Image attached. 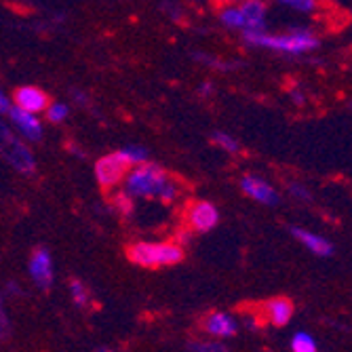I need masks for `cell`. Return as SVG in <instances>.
I'll list each match as a JSON object with an SVG mask.
<instances>
[{
    "label": "cell",
    "mask_w": 352,
    "mask_h": 352,
    "mask_svg": "<svg viewBox=\"0 0 352 352\" xmlns=\"http://www.w3.org/2000/svg\"><path fill=\"white\" fill-rule=\"evenodd\" d=\"M0 156L23 175H32L36 169L34 154L28 148V144L21 140L19 133H15L7 122H0Z\"/></svg>",
    "instance_id": "4"
},
{
    "label": "cell",
    "mask_w": 352,
    "mask_h": 352,
    "mask_svg": "<svg viewBox=\"0 0 352 352\" xmlns=\"http://www.w3.org/2000/svg\"><path fill=\"white\" fill-rule=\"evenodd\" d=\"M70 292H72V300L76 302V306H87L89 302V292L85 289V285L80 280H72L70 283Z\"/></svg>",
    "instance_id": "21"
},
{
    "label": "cell",
    "mask_w": 352,
    "mask_h": 352,
    "mask_svg": "<svg viewBox=\"0 0 352 352\" xmlns=\"http://www.w3.org/2000/svg\"><path fill=\"white\" fill-rule=\"evenodd\" d=\"M278 3L294 9V11H300V13H312L318 7L316 0H278Z\"/></svg>",
    "instance_id": "20"
},
{
    "label": "cell",
    "mask_w": 352,
    "mask_h": 352,
    "mask_svg": "<svg viewBox=\"0 0 352 352\" xmlns=\"http://www.w3.org/2000/svg\"><path fill=\"white\" fill-rule=\"evenodd\" d=\"M292 350L294 352H318L312 336H308V333H296L292 340Z\"/></svg>",
    "instance_id": "17"
},
{
    "label": "cell",
    "mask_w": 352,
    "mask_h": 352,
    "mask_svg": "<svg viewBox=\"0 0 352 352\" xmlns=\"http://www.w3.org/2000/svg\"><path fill=\"white\" fill-rule=\"evenodd\" d=\"M30 274L41 289H49L53 285V262H51V253L47 249H36L32 253L30 260Z\"/></svg>",
    "instance_id": "10"
},
{
    "label": "cell",
    "mask_w": 352,
    "mask_h": 352,
    "mask_svg": "<svg viewBox=\"0 0 352 352\" xmlns=\"http://www.w3.org/2000/svg\"><path fill=\"white\" fill-rule=\"evenodd\" d=\"M241 188H243V192L249 199L258 201V203H264V205H270V207L278 203L276 190L266 179L258 177V175H245L241 179Z\"/></svg>",
    "instance_id": "9"
},
{
    "label": "cell",
    "mask_w": 352,
    "mask_h": 352,
    "mask_svg": "<svg viewBox=\"0 0 352 352\" xmlns=\"http://www.w3.org/2000/svg\"><path fill=\"white\" fill-rule=\"evenodd\" d=\"M292 234L306 249H310L314 255H318V258H329V255H333V245L325 236H321V234H314V232L304 230V228H292Z\"/></svg>",
    "instance_id": "13"
},
{
    "label": "cell",
    "mask_w": 352,
    "mask_h": 352,
    "mask_svg": "<svg viewBox=\"0 0 352 352\" xmlns=\"http://www.w3.org/2000/svg\"><path fill=\"white\" fill-rule=\"evenodd\" d=\"M188 226L197 232H209L217 226L219 221V211L215 205L207 203V201H199L195 205H190L188 209Z\"/></svg>",
    "instance_id": "7"
},
{
    "label": "cell",
    "mask_w": 352,
    "mask_h": 352,
    "mask_svg": "<svg viewBox=\"0 0 352 352\" xmlns=\"http://www.w3.org/2000/svg\"><path fill=\"white\" fill-rule=\"evenodd\" d=\"M292 192H294V195H296L298 199H302V201H306V199L310 197V195H308V192H306L302 186H294V188H292Z\"/></svg>",
    "instance_id": "24"
},
{
    "label": "cell",
    "mask_w": 352,
    "mask_h": 352,
    "mask_svg": "<svg viewBox=\"0 0 352 352\" xmlns=\"http://www.w3.org/2000/svg\"><path fill=\"white\" fill-rule=\"evenodd\" d=\"M13 102L17 108L25 110V112H32V114H41L47 110V106L51 104L49 102V95L38 89V87H19L13 95Z\"/></svg>",
    "instance_id": "8"
},
{
    "label": "cell",
    "mask_w": 352,
    "mask_h": 352,
    "mask_svg": "<svg viewBox=\"0 0 352 352\" xmlns=\"http://www.w3.org/2000/svg\"><path fill=\"white\" fill-rule=\"evenodd\" d=\"M45 112H47V118L51 122H63L70 114V108L66 104H61V102H55V104H49Z\"/></svg>",
    "instance_id": "19"
},
{
    "label": "cell",
    "mask_w": 352,
    "mask_h": 352,
    "mask_svg": "<svg viewBox=\"0 0 352 352\" xmlns=\"http://www.w3.org/2000/svg\"><path fill=\"white\" fill-rule=\"evenodd\" d=\"M129 169L131 167L124 163V158L118 152H114V154H108L95 163V177H98L102 188H114L124 179V175Z\"/></svg>",
    "instance_id": "5"
},
{
    "label": "cell",
    "mask_w": 352,
    "mask_h": 352,
    "mask_svg": "<svg viewBox=\"0 0 352 352\" xmlns=\"http://www.w3.org/2000/svg\"><path fill=\"white\" fill-rule=\"evenodd\" d=\"M266 314L270 318V323L283 327L292 321V316H294V306L289 300H285V298H274L266 304Z\"/></svg>",
    "instance_id": "14"
},
{
    "label": "cell",
    "mask_w": 352,
    "mask_h": 352,
    "mask_svg": "<svg viewBox=\"0 0 352 352\" xmlns=\"http://www.w3.org/2000/svg\"><path fill=\"white\" fill-rule=\"evenodd\" d=\"M118 154L124 158V163L129 167H135L148 161V150L142 146H124L122 150H118Z\"/></svg>",
    "instance_id": "16"
},
{
    "label": "cell",
    "mask_w": 352,
    "mask_h": 352,
    "mask_svg": "<svg viewBox=\"0 0 352 352\" xmlns=\"http://www.w3.org/2000/svg\"><path fill=\"white\" fill-rule=\"evenodd\" d=\"M122 182L124 195L131 199H158L161 203H173L179 195V186L167 175V171L148 161L131 167Z\"/></svg>",
    "instance_id": "1"
},
{
    "label": "cell",
    "mask_w": 352,
    "mask_h": 352,
    "mask_svg": "<svg viewBox=\"0 0 352 352\" xmlns=\"http://www.w3.org/2000/svg\"><path fill=\"white\" fill-rule=\"evenodd\" d=\"M7 114L13 124V131L19 133L21 138H25L30 142H38L43 138V122L38 120V114L25 112L17 106H11Z\"/></svg>",
    "instance_id": "6"
},
{
    "label": "cell",
    "mask_w": 352,
    "mask_h": 352,
    "mask_svg": "<svg viewBox=\"0 0 352 352\" xmlns=\"http://www.w3.org/2000/svg\"><path fill=\"white\" fill-rule=\"evenodd\" d=\"M245 41L251 47L272 49L289 55L310 53L318 47V38L310 30H292L285 32V34H268L264 30H255V32H245Z\"/></svg>",
    "instance_id": "2"
},
{
    "label": "cell",
    "mask_w": 352,
    "mask_h": 352,
    "mask_svg": "<svg viewBox=\"0 0 352 352\" xmlns=\"http://www.w3.org/2000/svg\"><path fill=\"white\" fill-rule=\"evenodd\" d=\"M190 352H228V348L219 342H195L190 344Z\"/></svg>",
    "instance_id": "22"
},
{
    "label": "cell",
    "mask_w": 352,
    "mask_h": 352,
    "mask_svg": "<svg viewBox=\"0 0 352 352\" xmlns=\"http://www.w3.org/2000/svg\"><path fill=\"white\" fill-rule=\"evenodd\" d=\"M221 5H239V3H245V0H219Z\"/></svg>",
    "instance_id": "25"
},
{
    "label": "cell",
    "mask_w": 352,
    "mask_h": 352,
    "mask_svg": "<svg viewBox=\"0 0 352 352\" xmlns=\"http://www.w3.org/2000/svg\"><path fill=\"white\" fill-rule=\"evenodd\" d=\"M239 9L243 15V32L264 30L266 5L262 3V0H245V3H239Z\"/></svg>",
    "instance_id": "11"
},
{
    "label": "cell",
    "mask_w": 352,
    "mask_h": 352,
    "mask_svg": "<svg viewBox=\"0 0 352 352\" xmlns=\"http://www.w3.org/2000/svg\"><path fill=\"white\" fill-rule=\"evenodd\" d=\"M213 142L221 148V150H226L228 154H236L239 150H241V146H239V142L232 138V135H228V133H221V131H215L213 133Z\"/></svg>",
    "instance_id": "18"
},
{
    "label": "cell",
    "mask_w": 352,
    "mask_h": 352,
    "mask_svg": "<svg viewBox=\"0 0 352 352\" xmlns=\"http://www.w3.org/2000/svg\"><path fill=\"white\" fill-rule=\"evenodd\" d=\"M219 21L230 30H243V15L239 5H226L219 13Z\"/></svg>",
    "instance_id": "15"
},
{
    "label": "cell",
    "mask_w": 352,
    "mask_h": 352,
    "mask_svg": "<svg viewBox=\"0 0 352 352\" xmlns=\"http://www.w3.org/2000/svg\"><path fill=\"white\" fill-rule=\"evenodd\" d=\"M205 331L213 338H232L239 329L236 321L226 314V312H213L205 318V323H203Z\"/></svg>",
    "instance_id": "12"
},
{
    "label": "cell",
    "mask_w": 352,
    "mask_h": 352,
    "mask_svg": "<svg viewBox=\"0 0 352 352\" xmlns=\"http://www.w3.org/2000/svg\"><path fill=\"white\" fill-rule=\"evenodd\" d=\"M184 251L175 243H135L129 247V260L144 268H163L179 264Z\"/></svg>",
    "instance_id": "3"
},
{
    "label": "cell",
    "mask_w": 352,
    "mask_h": 352,
    "mask_svg": "<svg viewBox=\"0 0 352 352\" xmlns=\"http://www.w3.org/2000/svg\"><path fill=\"white\" fill-rule=\"evenodd\" d=\"M9 108H11L9 98L3 93V89H0V114H7V112H9Z\"/></svg>",
    "instance_id": "23"
}]
</instances>
